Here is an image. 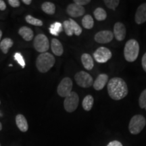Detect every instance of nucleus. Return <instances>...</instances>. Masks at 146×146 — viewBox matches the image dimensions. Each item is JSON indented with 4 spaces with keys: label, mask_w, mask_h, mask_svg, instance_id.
Returning <instances> with one entry per match:
<instances>
[{
    "label": "nucleus",
    "mask_w": 146,
    "mask_h": 146,
    "mask_svg": "<svg viewBox=\"0 0 146 146\" xmlns=\"http://www.w3.org/2000/svg\"><path fill=\"white\" fill-rule=\"evenodd\" d=\"M2 128H3V127H2V124L0 123V131L2 130Z\"/></svg>",
    "instance_id": "4c0bfd02"
},
{
    "label": "nucleus",
    "mask_w": 146,
    "mask_h": 146,
    "mask_svg": "<svg viewBox=\"0 0 146 146\" xmlns=\"http://www.w3.org/2000/svg\"><path fill=\"white\" fill-rule=\"evenodd\" d=\"M139 53V45L135 39H130L126 43L124 48V56L127 61L133 62L135 61Z\"/></svg>",
    "instance_id": "7ed1b4c3"
},
{
    "label": "nucleus",
    "mask_w": 146,
    "mask_h": 146,
    "mask_svg": "<svg viewBox=\"0 0 146 146\" xmlns=\"http://www.w3.org/2000/svg\"><path fill=\"white\" fill-rule=\"evenodd\" d=\"M14 60H16V61L18 62V63L21 66L22 68H25L26 64H25V60H24L23 56H22V54H21V53L17 52L14 54Z\"/></svg>",
    "instance_id": "c756f323"
},
{
    "label": "nucleus",
    "mask_w": 146,
    "mask_h": 146,
    "mask_svg": "<svg viewBox=\"0 0 146 146\" xmlns=\"http://www.w3.org/2000/svg\"><path fill=\"white\" fill-rule=\"evenodd\" d=\"M72 81L70 78H63L58 86L57 92L60 97L66 98L72 92Z\"/></svg>",
    "instance_id": "1a4fd4ad"
},
{
    "label": "nucleus",
    "mask_w": 146,
    "mask_h": 146,
    "mask_svg": "<svg viewBox=\"0 0 146 146\" xmlns=\"http://www.w3.org/2000/svg\"><path fill=\"white\" fill-rule=\"evenodd\" d=\"M66 12L67 14L70 15L71 17L77 18L83 16L85 14V10L83 6L73 3L68 5L66 8Z\"/></svg>",
    "instance_id": "9b49d317"
},
{
    "label": "nucleus",
    "mask_w": 146,
    "mask_h": 146,
    "mask_svg": "<svg viewBox=\"0 0 146 146\" xmlns=\"http://www.w3.org/2000/svg\"><path fill=\"white\" fill-rule=\"evenodd\" d=\"M141 64H142V67H143L144 71L146 72V53H145V54L143 55V58H142Z\"/></svg>",
    "instance_id": "72a5a7b5"
},
{
    "label": "nucleus",
    "mask_w": 146,
    "mask_h": 146,
    "mask_svg": "<svg viewBox=\"0 0 146 146\" xmlns=\"http://www.w3.org/2000/svg\"><path fill=\"white\" fill-rule=\"evenodd\" d=\"M8 3L13 8H17V7H19L20 5H21V3H20L18 0H9Z\"/></svg>",
    "instance_id": "2f4dec72"
},
{
    "label": "nucleus",
    "mask_w": 146,
    "mask_h": 146,
    "mask_svg": "<svg viewBox=\"0 0 146 146\" xmlns=\"http://www.w3.org/2000/svg\"><path fill=\"white\" fill-rule=\"evenodd\" d=\"M0 104H1V102H0Z\"/></svg>",
    "instance_id": "58836bf2"
},
{
    "label": "nucleus",
    "mask_w": 146,
    "mask_h": 146,
    "mask_svg": "<svg viewBox=\"0 0 146 146\" xmlns=\"http://www.w3.org/2000/svg\"><path fill=\"white\" fill-rule=\"evenodd\" d=\"M81 62L83 64L84 68L87 69V70H92V68L94 66V60L91 56L89 54H83L81 56Z\"/></svg>",
    "instance_id": "dca6fc26"
},
{
    "label": "nucleus",
    "mask_w": 146,
    "mask_h": 146,
    "mask_svg": "<svg viewBox=\"0 0 146 146\" xmlns=\"http://www.w3.org/2000/svg\"><path fill=\"white\" fill-rule=\"evenodd\" d=\"M6 9V4L3 0H0V10L3 11Z\"/></svg>",
    "instance_id": "f704fd0d"
},
{
    "label": "nucleus",
    "mask_w": 146,
    "mask_h": 146,
    "mask_svg": "<svg viewBox=\"0 0 146 146\" xmlns=\"http://www.w3.org/2000/svg\"><path fill=\"white\" fill-rule=\"evenodd\" d=\"M114 36L118 41H121L125 39L126 36V28L122 23H115L114 26Z\"/></svg>",
    "instance_id": "f8f14e48"
},
{
    "label": "nucleus",
    "mask_w": 146,
    "mask_h": 146,
    "mask_svg": "<svg viewBox=\"0 0 146 146\" xmlns=\"http://www.w3.org/2000/svg\"><path fill=\"white\" fill-rule=\"evenodd\" d=\"M0 146H1V144H0Z\"/></svg>",
    "instance_id": "ea45409f"
},
{
    "label": "nucleus",
    "mask_w": 146,
    "mask_h": 146,
    "mask_svg": "<svg viewBox=\"0 0 146 146\" xmlns=\"http://www.w3.org/2000/svg\"><path fill=\"white\" fill-rule=\"evenodd\" d=\"M63 27L64 29L65 33L68 36H72L73 34H74V32H73L72 28V25L70 23V21H65L63 23Z\"/></svg>",
    "instance_id": "bb28decb"
},
{
    "label": "nucleus",
    "mask_w": 146,
    "mask_h": 146,
    "mask_svg": "<svg viewBox=\"0 0 146 146\" xmlns=\"http://www.w3.org/2000/svg\"><path fill=\"white\" fill-rule=\"evenodd\" d=\"M26 21L30 25H34V26H37V27H41L43 26V22L41 20L37 19V18H34L33 16L31 15H27L25 18Z\"/></svg>",
    "instance_id": "393cba45"
},
{
    "label": "nucleus",
    "mask_w": 146,
    "mask_h": 146,
    "mask_svg": "<svg viewBox=\"0 0 146 146\" xmlns=\"http://www.w3.org/2000/svg\"><path fill=\"white\" fill-rule=\"evenodd\" d=\"M74 79L78 86L83 88H88L94 84L92 76L85 71H81L76 73L74 76Z\"/></svg>",
    "instance_id": "423d86ee"
},
{
    "label": "nucleus",
    "mask_w": 146,
    "mask_h": 146,
    "mask_svg": "<svg viewBox=\"0 0 146 146\" xmlns=\"http://www.w3.org/2000/svg\"><path fill=\"white\" fill-rule=\"evenodd\" d=\"M90 2H91L90 0H74V3H76V4L77 5H81V6L88 4V3H89Z\"/></svg>",
    "instance_id": "7c9ffc66"
},
{
    "label": "nucleus",
    "mask_w": 146,
    "mask_h": 146,
    "mask_svg": "<svg viewBox=\"0 0 146 146\" xmlns=\"http://www.w3.org/2000/svg\"><path fill=\"white\" fill-rule=\"evenodd\" d=\"M139 104L142 109L146 110V89L142 91L139 99Z\"/></svg>",
    "instance_id": "cd10ccee"
},
{
    "label": "nucleus",
    "mask_w": 146,
    "mask_h": 146,
    "mask_svg": "<svg viewBox=\"0 0 146 146\" xmlns=\"http://www.w3.org/2000/svg\"><path fill=\"white\" fill-rule=\"evenodd\" d=\"M135 21L137 25H141L146 22V3L138 7L135 16Z\"/></svg>",
    "instance_id": "ddd939ff"
},
{
    "label": "nucleus",
    "mask_w": 146,
    "mask_h": 146,
    "mask_svg": "<svg viewBox=\"0 0 146 146\" xmlns=\"http://www.w3.org/2000/svg\"><path fill=\"white\" fill-rule=\"evenodd\" d=\"M108 81V76L106 74H100L95 80L93 84L94 88L97 91H100L103 89Z\"/></svg>",
    "instance_id": "4468645a"
},
{
    "label": "nucleus",
    "mask_w": 146,
    "mask_h": 146,
    "mask_svg": "<svg viewBox=\"0 0 146 146\" xmlns=\"http://www.w3.org/2000/svg\"><path fill=\"white\" fill-rule=\"evenodd\" d=\"M55 61V58L50 53H42L36 58V66L39 72H47L54 66Z\"/></svg>",
    "instance_id": "f03ea898"
},
{
    "label": "nucleus",
    "mask_w": 146,
    "mask_h": 146,
    "mask_svg": "<svg viewBox=\"0 0 146 146\" xmlns=\"http://www.w3.org/2000/svg\"><path fill=\"white\" fill-rule=\"evenodd\" d=\"M107 146H123V144L118 141H112L108 144Z\"/></svg>",
    "instance_id": "473e14b6"
},
{
    "label": "nucleus",
    "mask_w": 146,
    "mask_h": 146,
    "mask_svg": "<svg viewBox=\"0 0 146 146\" xmlns=\"http://www.w3.org/2000/svg\"><path fill=\"white\" fill-rule=\"evenodd\" d=\"M14 42L10 38H5L0 43V49L3 54H8V50L12 47Z\"/></svg>",
    "instance_id": "6ab92c4d"
},
{
    "label": "nucleus",
    "mask_w": 146,
    "mask_h": 146,
    "mask_svg": "<svg viewBox=\"0 0 146 146\" xmlns=\"http://www.w3.org/2000/svg\"><path fill=\"white\" fill-rule=\"evenodd\" d=\"M16 124L19 130L25 133L28 131L29 125L26 118L23 114H18L16 116Z\"/></svg>",
    "instance_id": "2eb2a0df"
},
{
    "label": "nucleus",
    "mask_w": 146,
    "mask_h": 146,
    "mask_svg": "<svg viewBox=\"0 0 146 146\" xmlns=\"http://www.w3.org/2000/svg\"><path fill=\"white\" fill-rule=\"evenodd\" d=\"M96 19L98 21H103L107 18L106 12L102 8H98L95 10L94 12Z\"/></svg>",
    "instance_id": "b1692460"
},
{
    "label": "nucleus",
    "mask_w": 146,
    "mask_h": 146,
    "mask_svg": "<svg viewBox=\"0 0 146 146\" xmlns=\"http://www.w3.org/2000/svg\"><path fill=\"white\" fill-rule=\"evenodd\" d=\"M104 2L108 8L115 10L116 7L119 5L120 1H118V0H104Z\"/></svg>",
    "instance_id": "c85d7f7f"
},
{
    "label": "nucleus",
    "mask_w": 146,
    "mask_h": 146,
    "mask_svg": "<svg viewBox=\"0 0 146 146\" xmlns=\"http://www.w3.org/2000/svg\"><path fill=\"white\" fill-rule=\"evenodd\" d=\"M33 45L35 49L41 54L46 52L50 47L48 39L45 35L43 34H39L35 36Z\"/></svg>",
    "instance_id": "0eeeda50"
},
{
    "label": "nucleus",
    "mask_w": 146,
    "mask_h": 146,
    "mask_svg": "<svg viewBox=\"0 0 146 146\" xmlns=\"http://www.w3.org/2000/svg\"><path fill=\"white\" fill-rule=\"evenodd\" d=\"M1 36H2V31L0 30V40L1 39Z\"/></svg>",
    "instance_id": "e433bc0d"
},
{
    "label": "nucleus",
    "mask_w": 146,
    "mask_h": 146,
    "mask_svg": "<svg viewBox=\"0 0 146 146\" xmlns=\"http://www.w3.org/2000/svg\"><path fill=\"white\" fill-rule=\"evenodd\" d=\"M114 38V34L110 31H101L95 35V41L99 43H110Z\"/></svg>",
    "instance_id": "9d476101"
},
{
    "label": "nucleus",
    "mask_w": 146,
    "mask_h": 146,
    "mask_svg": "<svg viewBox=\"0 0 146 146\" xmlns=\"http://www.w3.org/2000/svg\"><path fill=\"white\" fill-rule=\"evenodd\" d=\"M18 33L27 41H31L33 38V31L31 29L27 27H21L19 29Z\"/></svg>",
    "instance_id": "a211bd4d"
},
{
    "label": "nucleus",
    "mask_w": 146,
    "mask_h": 146,
    "mask_svg": "<svg viewBox=\"0 0 146 146\" xmlns=\"http://www.w3.org/2000/svg\"><path fill=\"white\" fill-rule=\"evenodd\" d=\"M82 25L84 28L86 29H91L94 27V21L91 15L87 14V15L84 16L83 20H82Z\"/></svg>",
    "instance_id": "5701e85b"
},
{
    "label": "nucleus",
    "mask_w": 146,
    "mask_h": 146,
    "mask_svg": "<svg viewBox=\"0 0 146 146\" xmlns=\"http://www.w3.org/2000/svg\"><path fill=\"white\" fill-rule=\"evenodd\" d=\"M23 2L26 5H30L31 3V0H23Z\"/></svg>",
    "instance_id": "c9c22d12"
},
{
    "label": "nucleus",
    "mask_w": 146,
    "mask_h": 146,
    "mask_svg": "<svg viewBox=\"0 0 146 146\" xmlns=\"http://www.w3.org/2000/svg\"><path fill=\"white\" fill-rule=\"evenodd\" d=\"M51 47H52L53 53L56 56H60L62 55L64 52L63 46L59 40L56 39H53L52 40V43H51Z\"/></svg>",
    "instance_id": "f3484780"
},
{
    "label": "nucleus",
    "mask_w": 146,
    "mask_h": 146,
    "mask_svg": "<svg viewBox=\"0 0 146 146\" xmlns=\"http://www.w3.org/2000/svg\"><path fill=\"white\" fill-rule=\"evenodd\" d=\"M108 92L112 100H120L123 99L128 94L127 83L121 78H111L108 84Z\"/></svg>",
    "instance_id": "f257e3e1"
},
{
    "label": "nucleus",
    "mask_w": 146,
    "mask_h": 146,
    "mask_svg": "<svg viewBox=\"0 0 146 146\" xmlns=\"http://www.w3.org/2000/svg\"><path fill=\"white\" fill-rule=\"evenodd\" d=\"M41 9L47 14H54L56 11V6L53 3L47 1L41 5Z\"/></svg>",
    "instance_id": "4be33fe9"
},
{
    "label": "nucleus",
    "mask_w": 146,
    "mask_h": 146,
    "mask_svg": "<svg viewBox=\"0 0 146 146\" xmlns=\"http://www.w3.org/2000/svg\"><path fill=\"white\" fill-rule=\"evenodd\" d=\"M79 103V98L77 94L72 91L68 96L66 97L64 101V107L68 112H72L76 110Z\"/></svg>",
    "instance_id": "39448f33"
},
{
    "label": "nucleus",
    "mask_w": 146,
    "mask_h": 146,
    "mask_svg": "<svg viewBox=\"0 0 146 146\" xmlns=\"http://www.w3.org/2000/svg\"><path fill=\"white\" fill-rule=\"evenodd\" d=\"M70 23L72 25V28L73 30V32H74V34H75L76 36H79L82 33V29L81 27L78 25L77 23H76L75 21L73 19H70L69 20Z\"/></svg>",
    "instance_id": "a878e982"
},
{
    "label": "nucleus",
    "mask_w": 146,
    "mask_h": 146,
    "mask_svg": "<svg viewBox=\"0 0 146 146\" xmlns=\"http://www.w3.org/2000/svg\"><path fill=\"white\" fill-rule=\"evenodd\" d=\"M146 121L142 115H135L130 120L129 125V130L133 135H137L145 127Z\"/></svg>",
    "instance_id": "20e7f679"
},
{
    "label": "nucleus",
    "mask_w": 146,
    "mask_h": 146,
    "mask_svg": "<svg viewBox=\"0 0 146 146\" xmlns=\"http://www.w3.org/2000/svg\"><path fill=\"white\" fill-rule=\"evenodd\" d=\"M94 99L92 96L88 95V96H85L83 100V103H82L83 109L85 111H90L94 105Z\"/></svg>",
    "instance_id": "aec40b11"
},
{
    "label": "nucleus",
    "mask_w": 146,
    "mask_h": 146,
    "mask_svg": "<svg viewBox=\"0 0 146 146\" xmlns=\"http://www.w3.org/2000/svg\"><path fill=\"white\" fill-rule=\"evenodd\" d=\"M111 51L105 47H100L95 51L94 58L98 63H106L112 58Z\"/></svg>",
    "instance_id": "6e6552de"
},
{
    "label": "nucleus",
    "mask_w": 146,
    "mask_h": 146,
    "mask_svg": "<svg viewBox=\"0 0 146 146\" xmlns=\"http://www.w3.org/2000/svg\"><path fill=\"white\" fill-rule=\"evenodd\" d=\"M50 33L53 35L58 36L60 33L62 31L63 26L61 23L59 22H56L51 25L50 27Z\"/></svg>",
    "instance_id": "412c9836"
}]
</instances>
